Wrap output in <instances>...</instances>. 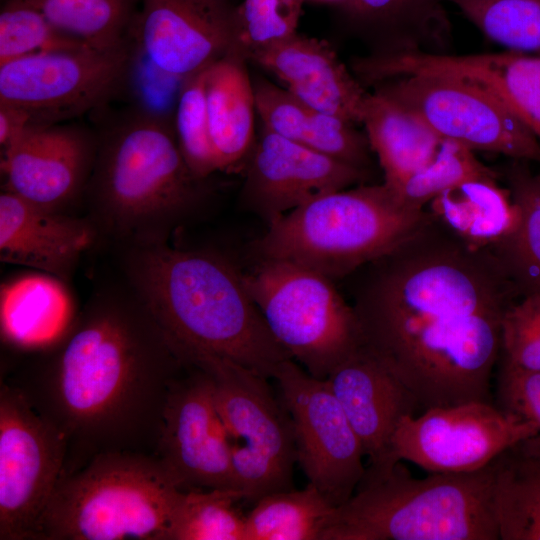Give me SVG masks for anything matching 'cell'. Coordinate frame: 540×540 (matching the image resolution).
<instances>
[{"label":"cell","instance_id":"13","mask_svg":"<svg viewBox=\"0 0 540 540\" xmlns=\"http://www.w3.org/2000/svg\"><path fill=\"white\" fill-rule=\"evenodd\" d=\"M294 431L297 463L308 483L334 506L355 492L366 466L362 443L326 379L310 375L292 359L272 378Z\"/></svg>","mask_w":540,"mask_h":540},{"label":"cell","instance_id":"40","mask_svg":"<svg viewBox=\"0 0 540 540\" xmlns=\"http://www.w3.org/2000/svg\"><path fill=\"white\" fill-rule=\"evenodd\" d=\"M498 407L533 423L540 436V370L522 369L498 360Z\"/></svg>","mask_w":540,"mask_h":540},{"label":"cell","instance_id":"24","mask_svg":"<svg viewBox=\"0 0 540 540\" xmlns=\"http://www.w3.org/2000/svg\"><path fill=\"white\" fill-rule=\"evenodd\" d=\"M361 124L383 170V183L391 190L426 167L446 141L416 114L377 88L366 95Z\"/></svg>","mask_w":540,"mask_h":540},{"label":"cell","instance_id":"17","mask_svg":"<svg viewBox=\"0 0 540 540\" xmlns=\"http://www.w3.org/2000/svg\"><path fill=\"white\" fill-rule=\"evenodd\" d=\"M131 30L147 60L173 78L198 73L231 52L229 0H138Z\"/></svg>","mask_w":540,"mask_h":540},{"label":"cell","instance_id":"35","mask_svg":"<svg viewBox=\"0 0 540 540\" xmlns=\"http://www.w3.org/2000/svg\"><path fill=\"white\" fill-rule=\"evenodd\" d=\"M207 68L181 80L175 135L192 174L205 181L218 171L206 103Z\"/></svg>","mask_w":540,"mask_h":540},{"label":"cell","instance_id":"23","mask_svg":"<svg viewBox=\"0 0 540 540\" xmlns=\"http://www.w3.org/2000/svg\"><path fill=\"white\" fill-rule=\"evenodd\" d=\"M253 86L256 111L265 128L368 171L371 148L356 124L321 112L266 79L256 78Z\"/></svg>","mask_w":540,"mask_h":540},{"label":"cell","instance_id":"26","mask_svg":"<svg viewBox=\"0 0 540 540\" xmlns=\"http://www.w3.org/2000/svg\"><path fill=\"white\" fill-rule=\"evenodd\" d=\"M0 316L3 341L26 353L56 340L75 317L66 283L40 272L1 286Z\"/></svg>","mask_w":540,"mask_h":540},{"label":"cell","instance_id":"9","mask_svg":"<svg viewBox=\"0 0 540 540\" xmlns=\"http://www.w3.org/2000/svg\"><path fill=\"white\" fill-rule=\"evenodd\" d=\"M210 376L216 410L227 432L235 487L253 504L293 488L297 463L293 425L269 378L215 355L181 348Z\"/></svg>","mask_w":540,"mask_h":540},{"label":"cell","instance_id":"41","mask_svg":"<svg viewBox=\"0 0 540 540\" xmlns=\"http://www.w3.org/2000/svg\"><path fill=\"white\" fill-rule=\"evenodd\" d=\"M33 125L36 124L26 110L14 105L0 103L1 151L9 147Z\"/></svg>","mask_w":540,"mask_h":540},{"label":"cell","instance_id":"29","mask_svg":"<svg viewBox=\"0 0 540 540\" xmlns=\"http://www.w3.org/2000/svg\"><path fill=\"white\" fill-rule=\"evenodd\" d=\"M447 0H346L349 13L380 39L371 53H447Z\"/></svg>","mask_w":540,"mask_h":540},{"label":"cell","instance_id":"6","mask_svg":"<svg viewBox=\"0 0 540 540\" xmlns=\"http://www.w3.org/2000/svg\"><path fill=\"white\" fill-rule=\"evenodd\" d=\"M429 219L384 184H359L318 197L268 225L254 244L259 260H282L331 280L387 254Z\"/></svg>","mask_w":540,"mask_h":540},{"label":"cell","instance_id":"18","mask_svg":"<svg viewBox=\"0 0 540 540\" xmlns=\"http://www.w3.org/2000/svg\"><path fill=\"white\" fill-rule=\"evenodd\" d=\"M97 145L74 127L33 125L1 151L2 190L45 208L68 212L84 198Z\"/></svg>","mask_w":540,"mask_h":540},{"label":"cell","instance_id":"16","mask_svg":"<svg viewBox=\"0 0 540 540\" xmlns=\"http://www.w3.org/2000/svg\"><path fill=\"white\" fill-rule=\"evenodd\" d=\"M244 169L243 206L268 225L318 197L363 184L368 174L264 126Z\"/></svg>","mask_w":540,"mask_h":540},{"label":"cell","instance_id":"31","mask_svg":"<svg viewBox=\"0 0 540 540\" xmlns=\"http://www.w3.org/2000/svg\"><path fill=\"white\" fill-rule=\"evenodd\" d=\"M334 506L313 485L268 494L245 518V540H324Z\"/></svg>","mask_w":540,"mask_h":540},{"label":"cell","instance_id":"7","mask_svg":"<svg viewBox=\"0 0 540 540\" xmlns=\"http://www.w3.org/2000/svg\"><path fill=\"white\" fill-rule=\"evenodd\" d=\"M182 492L154 454L101 453L60 478L36 540H168Z\"/></svg>","mask_w":540,"mask_h":540},{"label":"cell","instance_id":"15","mask_svg":"<svg viewBox=\"0 0 540 540\" xmlns=\"http://www.w3.org/2000/svg\"><path fill=\"white\" fill-rule=\"evenodd\" d=\"M154 455L181 491L236 489L212 380L190 361L169 392Z\"/></svg>","mask_w":540,"mask_h":540},{"label":"cell","instance_id":"11","mask_svg":"<svg viewBox=\"0 0 540 540\" xmlns=\"http://www.w3.org/2000/svg\"><path fill=\"white\" fill-rule=\"evenodd\" d=\"M67 444L14 387L0 386V540H36Z\"/></svg>","mask_w":540,"mask_h":540},{"label":"cell","instance_id":"28","mask_svg":"<svg viewBox=\"0 0 540 540\" xmlns=\"http://www.w3.org/2000/svg\"><path fill=\"white\" fill-rule=\"evenodd\" d=\"M509 159L498 172L516 210L510 232L490 251L519 298L540 294V165Z\"/></svg>","mask_w":540,"mask_h":540},{"label":"cell","instance_id":"2","mask_svg":"<svg viewBox=\"0 0 540 540\" xmlns=\"http://www.w3.org/2000/svg\"><path fill=\"white\" fill-rule=\"evenodd\" d=\"M26 354L4 381L64 437L62 476L101 453H155L188 360L125 281L94 292L56 340Z\"/></svg>","mask_w":540,"mask_h":540},{"label":"cell","instance_id":"20","mask_svg":"<svg viewBox=\"0 0 540 540\" xmlns=\"http://www.w3.org/2000/svg\"><path fill=\"white\" fill-rule=\"evenodd\" d=\"M100 240L85 216L45 208L12 192L0 194V260L68 283L83 254Z\"/></svg>","mask_w":540,"mask_h":540},{"label":"cell","instance_id":"30","mask_svg":"<svg viewBox=\"0 0 540 540\" xmlns=\"http://www.w3.org/2000/svg\"><path fill=\"white\" fill-rule=\"evenodd\" d=\"M493 466L500 540H540V436L510 447Z\"/></svg>","mask_w":540,"mask_h":540},{"label":"cell","instance_id":"5","mask_svg":"<svg viewBox=\"0 0 540 540\" xmlns=\"http://www.w3.org/2000/svg\"><path fill=\"white\" fill-rule=\"evenodd\" d=\"M494 466L414 478L401 464L366 468L324 540H500Z\"/></svg>","mask_w":540,"mask_h":540},{"label":"cell","instance_id":"14","mask_svg":"<svg viewBox=\"0 0 540 540\" xmlns=\"http://www.w3.org/2000/svg\"><path fill=\"white\" fill-rule=\"evenodd\" d=\"M539 435L538 428L491 402H468L424 410L401 420L390 459L411 462L428 473L482 469L510 447Z\"/></svg>","mask_w":540,"mask_h":540},{"label":"cell","instance_id":"4","mask_svg":"<svg viewBox=\"0 0 540 540\" xmlns=\"http://www.w3.org/2000/svg\"><path fill=\"white\" fill-rule=\"evenodd\" d=\"M204 181L179 148L175 131L152 113H137L98 142L84 198L100 240L118 249L168 242L201 208Z\"/></svg>","mask_w":540,"mask_h":540},{"label":"cell","instance_id":"42","mask_svg":"<svg viewBox=\"0 0 540 540\" xmlns=\"http://www.w3.org/2000/svg\"><path fill=\"white\" fill-rule=\"evenodd\" d=\"M304 1V0H302ZM313 1H319V2H342L344 3L346 0H313Z\"/></svg>","mask_w":540,"mask_h":540},{"label":"cell","instance_id":"34","mask_svg":"<svg viewBox=\"0 0 540 540\" xmlns=\"http://www.w3.org/2000/svg\"><path fill=\"white\" fill-rule=\"evenodd\" d=\"M488 39L507 50L540 54V0H447Z\"/></svg>","mask_w":540,"mask_h":540},{"label":"cell","instance_id":"36","mask_svg":"<svg viewBox=\"0 0 540 540\" xmlns=\"http://www.w3.org/2000/svg\"><path fill=\"white\" fill-rule=\"evenodd\" d=\"M494 170L482 163L474 151L446 140L437 156L395 190V196L406 206L424 210L443 191L466 180L491 175Z\"/></svg>","mask_w":540,"mask_h":540},{"label":"cell","instance_id":"38","mask_svg":"<svg viewBox=\"0 0 540 540\" xmlns=\"http://www.w3.org/2000/svg\"><path fill=\"white\" fill-rule=\"evenodd\" d=\"M87 46L59 33L26 0H9L0 13V65L39 51Z\"/></svg>","mask_w":540,"mask_h":540},{"label":"cell","instance_id":"19","mask_svg":"<svg viewBox=\"0 0 540 540\" xmlns=\"http://www.w3.org/2000/svg\"><path fill=\"white\" fill-rule=\"evenodd\" d=\"M359 437L369 469L393 466L391 441L401 420L420 408L404 383L364 344L327 376ZM398 463V462H397Z\"/></svg>","mask_w":540,"mask_h":540},{"label":"cell","instance_id":"21","mask_svg":"<svg viewBox=\"0 0 540 540\" xmlns=\"http://www.w3.org/2000/svg\"><path fill=\"white\" fill-rule=\"evenodd\" d=\"M247 61L273 74L283 88L303 103L361 124L368 92L326 41L296 33L253 52Z\"/></svg>","mask_w":540,"mask_h":540},{"label":"cell","instance_id":"22","mask_svg":"<svg viewBox=\"0 0 540 540\" xmlns=\"http://www.w3.org/2000/svg\"><path fill=\"white\" fill-rule=\"evenodd\" d=\"M402 69L407 75L447 76L483 87L501 99L540 142V54L413 52L403 57Z\"/></svg>","mask_w":540,"mask_h":540},{"label":"cell","instance_id":"10","mask_svg":"<svg viewBox=\"0 0 540 540\" xmlns=\"http://www.w3.org/2000/svg\"><path fill=\"white\" fill-rule=\"evenodd\" d=\"M421 118L442 139L472 151L540 165V142L496 95L439 75H409L374 85Z\"/></svg>","mask_w":540,"mask_h":540},{"label":"cell","instance_id":"33","mask_svg":"<svg viewBox=\"0 0 540 540\" xmlns=\"http://www.w3.org/2000/svg\"><path fill=\"white\" fill-rule=\"evenodd\" d=\"M244 501L233 488L183 491L168 540H245V518L237 504Z\"/></svg>","mask_w":540,"mask_h":540},{"label":"cell","instance_id":"32","mask_svg":"<svg viewBox=\"0 0 540 540\" xmlns=\"http://www.w3.org/2000/svg\"><path fill=\"white\" fill-rule=\"evenodd\" d=\"M59 33L94 48H113L127 42L136 0H26Z\"/></svg>","mask_w":540,"mask_h":540},{"label":"cell","instance_id":"39","mask_svg":"<svg viewBox=\"0 0 540 540\" xmlns=\"http://www.w3.org/2000/svg\"><path fill=\"white\" fill-rule=\"evenodd\" d=\"M499 360L522 369L540 370V294L521 297L507 309Z\"/></svg>","mask_w":540,"mask_h":540},{"label":"cell","instance_id":"3","mask_svg":"<svg viewBox=\"0 0 540 540\" xmlns=\"http://www.w3.org/2000/svg\"><path fill=\"white\" fill-rule=\"evenodd\" d=\"M119 254L124 281L183 349L231 360L269 379L292 359L270 332L242 273L222 255L169 241L120 248Z\"/></svg>","mask_w":540,"mask_h":540},{"label":"cell","instance_id":"12","mask_svg":"<svg viewBox=\"0 0 540 540\" xmlns=\"http://www.w3.org/2000/svg\"><path fill=\"white\" fill-rule=\"evenodd\" d=\"M77 46L39 51L0 65V103L30 113L36 125L99 105L126 74L131 51Z\"/></svg>","mask_w":540,"mask_h":540},{"label":"cell","instance_id":"1","mask_svg":"<svg viewBox=\"0 0 540 540\" xmlns=\"http://www.w3.org/2000/svg\"><path fill=\"white\" fill-rule=\"evenodd\" d=\"M352 304L363 344L423 410L491 402L507 309L519 299L498 260L429 219L361 267Z\"/></svg>","mask_w":540,"mask_h":540},{"label":"cell","instance_id":"8","mask_svg":"<svg viewBox=\"0 0 540 540\" xmlns=\"http://www.w3.org/2000/svg\"><path fill=\"white\" fill-rule=\"evenodd\" d=\"M242 277L274 338L310 375L326 379L363 344L356 312L330 278L282 260H259Z\"/></svg>","mask_w":540,"mask_h":540},{"label":"cell","instance_id":"37","mask_svg":"<svg viewBox=\"0 0 540 540\" xmlns=\"http://www.w3.org/2000/svg\"><path fill=\"white\" fill-rule=\"evenodd\" d=\"M302 0H243L235 8L234 42L230 53L246 61L253 52L297 33Z\"/></svg>","mask_w":540,"mask_h":540},{"label":"cell","instance_id":"27","mask_svg":"<svg viewBox=\"0 0 540 540\" xmlns=\"http://www.w3.org/2000/svg\"><path fill=\"white\" fill-rule=\"evenodd\" d=\"M496 173L466 180L432 199L425 210L466 244L490 250L513 228L516 210Z\"/></svg>","mask_w":540,"mask_h":540},{"label":"cell","instance_id":"25","mask_svg":"<svg viewBox=\"0 0 540 540\" xmlns=\"http://www.w3.org/2000/svg\"><path fill=\"white\" fill-rule=\"evenodd\" d=\"M246 60L228 53L207 68L206 103L218 171L245 167L255 143L253 80Z\"/></svg>","mask_w":540,"mask_h":540}]
</instances>
